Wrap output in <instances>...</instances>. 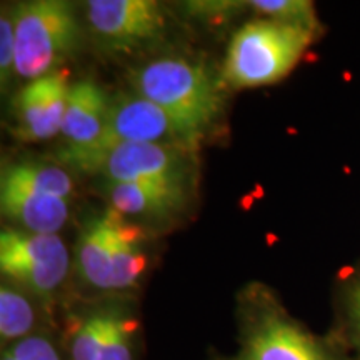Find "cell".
I'll use <instances>...</instances> for the list:
<instances>
[{
    "mask_svg": "<svg viewBox=\"0 0 360 360\" xmlns=\"http://www.w3.org/2000/svg\"><path fill=\"white\" fill-rule=\"evenodd\" d=\"M132 90L160 107L186 132L202 139L222 112L220 85L202 64L164 57L134 69Z\"/></svg>",
    "mask_w": 360,
    "mask_h": 360,
    "instance_id": "1",
    "label": "cell"
},
{
    "mask_svg": "<svg viewBox=\"0 0 360 360\" xmlns=\"http://www.w3.org/2000/svg\"><path fill=\"white\" fill-rule=\"evenodd\" d=\"M217 360H355L337 337L315 335L274 299H257L242 314L240 347Z\"/></svg>",
    "mask_w": 360,
    "mask_h": 360,
    "instance_id": "2",
    "label": "cell"
},
{
    "mask_svg": "<svg viewBox=\"0 0 360 360\" xmlns=\"http://www.w3.org/2000/svg\"><path fill=\"white\" fill-rule=\"evenodd\" d=\"M314 30L262 19L237 30L224 65L232 87H260L285 77L314 39Z\"/></svg>",
    "mask_w": 360,
    "mask_h": 360,
    "instance_id": "3",
    "label": "cell"
},
{
    "mask_svg": "<svg viewBox=\"0 0 360 360\" xmlns=\"http://www.w3.org/2000/svg\"><path fill=\"white\" fill-rule=\"evenodd\" d=\"M15 75L35 80L56 72L57 64L77 49L80 25L72 4L35 0L15 7Z\"/></svg>",
    "mask_w": 360,
    "mask_h": 360,
    "instance_id": "4",
    "label": "cell"
},
{
    "mask_svg": "<svg viewBox=\"0 0 360 360\" xmlns=\"http://www.w3.org/2000/svg\"><path fill=\"white\" fill-rule=\"evenodd\" d=\"M199 142L160 107L132 92L112 98L107 124L94 146L84 150L58 148L56 157L62 164L85 172L98 157L125 143H169L195 150Z\"/></svg>",
    "mask_w": 360,
    "mask_h": 360,
    "instance_id": "5",
    "label": "cell"
},
{
    "mask_svg": "<svg viewBox=\"0 0 360 360\" xmlns=\"http://www.w3.org/2000/svg\"><path fill=\"white\" fill-rule=\"evenodd\" d=\"M141 322L125 305L105 304L72 312L65 322L69 360H137Z\"/></svg>",
    "mask_w": 360,
    "mask_h": 360,
    "instance_id": "6",
    "label": "cell"
},
{
    "mask_svg": "<svg viewBox=\"0 0 360 360\" xmlns=\"http://www.w3.org/2000/svg\"><path fill=\"white\" fill-rule=\"evenodd\" d=\"M2 274L42 302H51L69 272V252L57 233L6 229L0 233Z\"/></svg>",
    "mask_w": 360,
    "mask_h": 360,
    "instance_id": "7",
    "label": "cell"
},
{
    "mask_svg": "<svg viewBox=\"0 0 360 360\" xmlns=\"http://www.w3.org/2000/svg\"><path fill=\"white\" fill-rule=\"evenodd\" d=\"M193 154L169 143H125L98 157L85 174H101L105 182H148L192 187Z\"/></svg>",
    "mask_w": 360,
    "mask_h": 360,
    "instance_id": "8",
    "label": "cell"
},
{
    "mask_svg": "<svg viewBox=\"0 0 360 360\" xmlns=\"http://www.w3.org/2000/svg\"><path fill=\"white\" fill-rule=\"evenodd\" d=\"M87 22L94 37L110 52L141 49L165 27L164 12L152 0H90Z\"/></svg>",
    "mask_w": 360,
    "mask_h": 360,
    "instance_id": "9",
    "label": "cell"
},
{
    "mask_svg": "<svg viewBox=\"0 0 360 360\" xmlns=\"http://www.w3.org/2000/svg\"><path fill=\"white\" fill-rule=\"evenodd\" d=\"M69 90V74L65 70L30 80L13 98L17 139L40 142L60 132Z\"/></svg>",
    "mask_w": 360,
    "mask_h": 360,
    "instance_id": "10",
    "label": "cell"
},
{
    "mask_svg": "<svg viewBox=\"0 0 360 360\" xmlns=\"http://www.w3.org/2000/svg\"><path fill=\"white\" fill-rule=\"evenodd\" d=\"M110 103L105 90L94 80L72 84L60 130L64 137L60 150H84L94 146L105 127Z\"/></svg>",
    "mask_w": 360,
    "mask_h": 360,
    "instance_id": "11",
    "label": "cell"
},
{
    "mask_svg": "<svg viewBox=\"0 0 360 360\" xmlns=\"http://www.w3.org/2000/svg\"><path fill=\"white\" fill-rule=\"evenodd\" d=\"M191 187L148 182H105L110 209L122 217L167 219L187 205Z\"/></svg>",
    "mask_w": 360,
    "mask_h": 360,
    "instance_id": "12",
    "label": "cell"
},
{
    "mask_svg": "<svg viewBox=\"0 0 360 360\" xmlns=\"http://www.w3.org/2000/svg\"><path fill=\"white\" fill-rule=\"evenodd\" d=\"M2 214L20 224L25 232L56 233L69 217V200L51 193L34 191L19 184L0 182Z\"/></svg>",
    "mask_w": 360,
    "mask_h": 360,
    "instance_id": "13",
    "label": "cell"
},
{
    "mask_svg": "<svg viewBox=\"0 0 360 360\" xmlns=\"http://www.w3.org/2000/svg\"><path fill=\"white\" fill-rule=\"evenodd\" d=\"M75 269L85 285L110 294V240L105 214L84 224L77 240Z\"/></svg>",
    "mask_w": 360,
    "mask_h": 360,
    "instance_id": "14",
    "label": "cell"
},
{
    "mask_svg": "<svg viewBox=\"0 0 360 360\" xmlns=\"http://www.w3.org/2000/svg\"><path fill=\"white\" fill-rule=\"evenodd\" d=\"M39 312L25 292L0 287V340L4 347L39 334Z\"/></svg>",
    "mask_w": 360,
    "mask_h": 360,
    "instance_id": "15",
    "label": "cell"
},
{
    "mask_svg": "<svg viewBox=\"0 0 360 360\" xmlns=\"http://www.w3.org/2000/svg\"><path fill=\"white\" fill-rule=\"evenodd\" d=\"M2 180L67 200L74 193V182L70 175L64 169L44 162H17L6 165L2 170Z\"/></svg>",
    "mask_w": 360,
    "mask_h": 360,
    "instance_id": "16",
    "label": "cell"
},
{
    "mask_svg": "<svg viewBox=\"0 0 360 360\" xmlns=\"http://www.w3.org/2000/svg\"><path fill=\"white\" fill-rule=\"evenodd\" d=\"M342 344L360 360V274L349 278L339 297V335Z\"/></svg>",
    "mask_w": 360,
    "mask_h": 360,
    "instance_id": "17",
    "label": "cell"
},
{
    "mask_svg": "<svg viewBox=\"0 0 360 360\" xmlns=\"http://www.w3.org/2000/svg\"><path fill=\"white\" fill-rule=\"evenodd\" d=\"M249 6L265 19L282 22V24L300 25L309 30H317V17L312 2L307 0H254Z\"/></svg>",
    "mask_w": 360,
    "mask_h": 360,
    "instance_id": "18",
    "label": "cell"
},
{
    "mask_svg": "<svg viewBox=\"0 0 360 360\" xmlns=\"http://www.w3.org/2000/svg\"><path fill=\"white\" fill-rule=\"evenodd\" d=\"M0 360H69L56 342L45 334H35L4 347Z\"/></svg>",
    "mask_w": 360,
    "mask_h": 360,
    "instance_id": "19",
    "label": "cell"
},
{
    "mask_svg": "<svg viewBox=\"0 0 360 360\" xmlns=\"http://www.w3.org/2000/svg\"><path fill=\"white\" fill-rule=\"evenodd\" d=\"M15 74V27L13 17L4 13L0 19V77L2 85Z\"/></svg>",
    "mask_w": 360,
    "mask_h": 360,
    "instance_id": "20",
    "label": "cell"
}]
</instances>
